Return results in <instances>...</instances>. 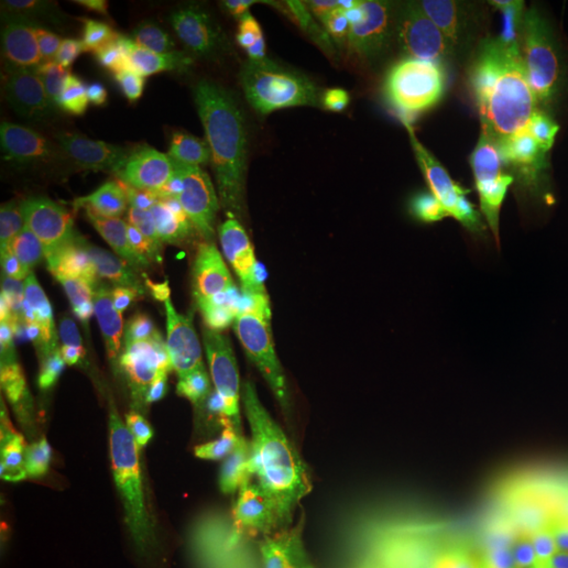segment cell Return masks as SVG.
I'll return each mask as SVG.
<instances>
[{"label": "cell", "instance_id": "6da1fadb", "mask_svg": "<svg viewBox=\"0 0 568 568\" xmlns=\"http://www.w3.org/2000/svg\"><path fill=\"white\" fill-rule=\"evenodd\" d=\"M485 245L527 372L548 503L568 527V226L503 201L489 211Z\"/></svg>", "mask_w": 568, "mask_h": 568}, {"label": "cell", "instance_id": "7a4b0ae2", "mask_svg": "<svg viewBox=\"0 0 568 568\" xmlns=\"http://www.w3.org/2000/svg\"><path fill=\"white\" fill-rule=\"evenodd\" d=\"M426 59L445 95L487 138L527 145L564 119V92L548 61L500 13L447 19L426 38Z\"/></svg>", "mask_w": 568, "mask_h": 568}, {"label": "cell", "instance_id": "3957f363", "mask_svg": "<svg viewBox=\"0 0 568 568\" xmlns=\"http://www.w3.org/2000/svg\"><path fill=\"white\" fill-rule=\"evenodd\" d=\"M13 172V245L51 293L103 303L138 284L140 264L126 253L88 176L19 159Z\"/></svg>", "mask_w": 568, "mask_h": 568}, {"label": "cell", "instance_id": "277c9868", "mask_svg": "<svg viewBox=\"0 0 568 568\" xmlns=\"http://www.w3.org/2000/svg\"><path fill=\"white\" fill-rule=\"evenodd\" d=\"M148 368L203 424L290 432L311 414L332 376L268 355L230 351L193 332L142 337Z\"/></svg>", "mask_w": 568, "mask_h": 568}, {"label": "cell", "instance_id": "5b68a950", "mask_svg": "<svg viewBox=\"0 0 568 568\" xmlns=\"http://www.w3.org/2000/svg\"><path fill=\"white\" fill-rule=\"evenodd\" d=\"M437 410L458 453L445 500L474 552L485 568H535L550 503L524 439L497 416Z\"/></svg>", "mask_w": 568, "mask_h": 568}, {"label": "cell", "instance_id": "8992f818", "mask_svg": "<svg viewBox=\"0 0 568 568\" xmlns=\"http://www.w3.org/2000/svg\"><path fill=\"white\" fill-rule=\"evenodd\" d=\"M439 429L437 403L422 387L374 366L332 376L290 443L343 471L393 481Z\"/></svg>", "mask_w": 568, "mask_h": 568}, {"label": "cell", "instance_id": "52a82bcc", "mask_svg": "<svg viewBox=\"0 0 568 568\" xmlns=\"http://www.w3.org/2000/svg\"><path fill=\"white\" fill-rule=\"evenodd\" d=\"M0 355L13 397L48 414L116 408L163 389L153 372L88 326L21 305L0 314Z\"/></svg>", "mask_w": 568, "mask_h": 568}, {"label": "cell", "instance_id": "ba28073f", "mask_svg": "<svg viewBox=\"0 0 568 568\" xmlns=\"http://www.w3.org/2000/svg\"><path fill=\"white\" fill-rule=\"evenodd\" d=\"M6 48L11 67L3 80V109L17 159L88 174L109 155L84 74L88 63L21 42H6Z\"/></svg>", "mask_w": 568, "mask_h": 568}, {"label": "cell", "instance_id": "9c48e42d", "mask_svg": "<svg viewBox=\"0 0 568 568\" xmlns=\"http://www.w3.org/2000/svg\"><path fill=\"white\" fill-rule=\"evenodd\" d=\"M295 103L314 124L332 176L358 193L403 180H468L481 161L477 142L443 126L416 134L376 130L314 90H297Z\"/></svg>", "mask_w": 568, "mask_h": 568}, {"label": "cell", "instance_id": "30bf717a", "mask_svg": "<svg viewBox=\"0 0 568 568\" xmlns=\"http://www.w3.org/2000/svg\"><path fill=\"white\" fill-rule=\"evenodd\" d=\"M318 495L295 453H272L230 485L193 495L182 506L187 521H211L258 542L297 545L318 521Z\"/></svg>", "mask_w": 568, "mask_h": 568}, {"label": "cell", "instance_id": "8fae6325", "mask_svg": "<svg viewBox=\"0 0 568 568\" xmlns=\"http://www.w3.org/2000/svg\"><path fill=\"white\" fill-rule=\"evenodd\" d=\"M63 568H184L182 539L119 495H74L53 506Z\"/></svg>", "mask_w": 568, "mask_h": 568}, {"label": "cell", "instance_id": "7c38bea8", "mask_svg": "<svg viewBox=\"0 0 568 568\" xmlns=\"http://www.w3.org/2000/svg\"><path fill=\"white\" fill-rule=\"evenodd\" d=\"M6 42L71 55L111 53L145 63L161 55L163 38L140 6L92 0H11L3 3Z\"/></svg>", "mask_w": 568, "mask_h": 568}, {"label": "cell", "instance_id": "4fadbf2b", "mask_svg": "<svg viewBox=\"0 0 568 568\" xmlns=\"http://www.w3.org/2000/svg\"><path fill=\"white\" fill-rule=\"evenodd\" d=\"M418 387L437 406L471 416L529 408V382L518 353L464 329H439L424 355Z\"/></svg>", "mask_w": 568, "mask_h": 568}, {"label": "cell", "instance_id": "5bb4252c", "mask_svg": "<svg viewBox=\"0 0 568 568\" xmlns=\"http://www.w3.org/2000/svg\"><path fill=\"white\" fill-rule=\"evenodd\" d=\"M329 101L355 122L393 134H416L437 126V109L426 90L379 53L364 51L347 59L332 77Z\"/></svg>", "mask_w": 568, "mask_h": 568}, {"label": "cell", "instance_id": "9a60e30c", "mask_svg": "<svg viewBox=\"0 0 568 568\" xmlns=\"http://www.w3.org/2000/svg\"><path fill=\"white\" fill-rule=\"evenodd\" d=\"M84 176L103 197L126 253L140 266H145L148 247H151L153 232L159 226L163 203L174 187L172 174L153 166L134 151L105 155Z\"/></svg>", "mask_w": 568, "mask_h": 568}, {"label": "cell", "instance_id": "2e32d148", "mask_svg": "<svg viewBox=\"0 0 568 568\" xmlns=\"http://www.w3.org/2000/svg\"><path fill=\"white\" fill-rule=\"evenodd\" d=\"M222 264L216 216L201 197L174 184L163 203L145 266L180 287H209Z\"/></svg>", "mask_w": 568, "mask_h": 568}, {"label": "cell", "instance_id": "e0dca14e", "mask_svg": "<svg viewBox=\"0 0 568 568\" xmlns=\"http://www.w3.org/2000/svg\"><path fill=\"white\" fill-rule=\"evenodd\" d=\"M209 61V84L203 101L209 130H230L237 134L255 119L293 101L301 90L261 55L232 51V48H211Z\"/></svg>", "mask_w": 568, "mask_h": 568}, {"label": "cell", "instance_id": "ac0fdd59", "mask_svg": "<svg viewBox=\"0 0 568 568\" xmlns=\"http://www.w3.org/2000/svg\"><path fill=\"white\" fill-rule=\"evenodd\" d=\"M247 159L284 182L305 176H332L324 148L308 116L295 103L280 105L237 132Z\"/></svg>", "mask_w": 568, "mask_h": 568}, {"label": "cell", "instance_id": "d6986e66", "mask_svg": "<svg viewBox=\"0 0 568 568\" xmlns=\"http://www.w3.org/2000/svg\"><path fill=\"white\" fill-rule=\"evenodd\" d=\"M287 195L324 255H335L353 243L361 222L358 190L337 176H305L287 184Z\"/></svg>", "mask_w": 568, "mask_h": 568}, {"label": "cell", "instance_id": "ffe728a7", "mask_svg": "<svg viewBox=\"0 0 568 568\" xmlns=\"http://www.w3.org/2000/svg\"><path fill=\"white\" fill-rule=\"evenodd\" d=\"M295 458L314 481V489L318 495V503L326 510V516L339 518L347 524H364V527H374L387 510H393L400 503L397 489L385 479L366 477V474H353L335 468L324 460H318L308 453L293 447Z\"/></svg>", "mask_w": 568, "mask_h": 568}, {"label": "cell", "instance_id": "44dd1931", "mask_svg": "<svg viewBox=\"0 0 568 568\" xmlns=\"http://www.w3.org/2000/svg\"><path fill=\"white\" fill-rule=\"evenodd\" d=\"M374 527L385 542L389 568H485L471 542H447L437 537L400 503Z\"/></svg>", "mask_w": 568, "mask_h": 568}, {"label": "cell", "instance_id": "7402d4cb", "mask_svg": "<svg viewBox=\"0 0 568 568\" xmlns=\"http://www.w3.org/2000/svg\"><path fill=\"white\" fill-rule=\"evenodd\" d=\"M84 74H88L105 153H134L155 105L151 92L142 90L140 84L130 82L122 74L95 69L90 63L84 67Z\"/></svg>", "mask_w": 568, "mask_h": 568}, {"label": "cell", "instance_id": "603a6c76", "mask_svg": "<svg viewBox=\"0 0 568 568\" xmlns=\"http://www.w3.org/2000/svg\"><path fill=\"white\" fill-rule=\"evenodd\" d=\"M205 130H209V116L203 101L180 95L159 98L140 138L138 153L153 166L172 174V169Z\"/></svg>", "mask_w": 568, "mask_h": 568}, {"label": "cell", "instance_id": "cb8c5ba5", "mask_svg": "<svg viewBox=\"0 0 568 568\" xmlns=\"http://www.w3.org/2000/svg\"><path fill=\"white\" fill-rule=\"evenodd\" d=\"M53 514L38 503L11 508L0 521V568H61Z\"/></svg>", "mask_w": 568, "mask_h": 568}, {"label": "cell", "instance_id": "d4e9b609", "mask_svg": "<svg viewBox=\"0 0 568 568\" xmlns=\"http://www.w3.org/2000/svg\"><path fill=\"white\" fill-rule=\"evenodd\" d=\"M316 556L337 568H389L385 542L376 527L324 516L316 535Z\"/></svg>", "mask_w": 568, "mask_h": 568}, {"label": "cell", "instance_id": "484cf974", "mask_svg": "<svg viewBox=\"0 0 568 568\" xmlns=\"http://www.w3.org/2000/svg\"><path fill=\"white\" fill-rule=\"evenodd\" d=\"M213 531L234 568H318V556L301 545L258 542L222 527H213Z\"/></svg>", "mask_w": 568, "mask_h": 568}, {"label": "cell", "instance_id": "4316f807", "mask_svg": "<svg viewBox=\"0 0 568 568\" xmlns=\"http://www.w3.org/2000/svg\"><path fill=\"white\" fill-rule=\"evenodd\" d=\"M216 234L222 255L232 258L234 264H258L266 255L268 230L264 219L247 205L224 211L216 219Z\"/></svg>", "mask_w": 568, "mask_h": 568}, {"label": "cell", "instance_id": "83f0119b", "mask_svg": "<svg viewBox=\"0 0 568 568\" xmlns=\"http://www.w3.org/2000/svg\"><path fill=\"white\" fill-rule=\"evenodd\" d=\"M184 6L219 24L234 27L255 38H268V6L261 0H187Z\"/></svg>", "mask_w": 568, "mask_h": 568}, {"label": "cell", "instance_id": "f1b7e54d", "mask_svg": "<svg viewBox=\"0 0 568 568\" xmlns=\"http://www.w3.org/2000/svg\"><path fill=\"white\" fill-rule=\"evenodd\" d=\"M552 13H556L560 24H564L566 30H568V0H564V3H556V6H552Z\"/></svg>", "mask_w": 568, "mask_h": 568}, {"label": "cell", "instance_id": "f546056e", "mask_svg": "<svg viewBox=\"0 0 568 568\" xmlns=\"http://www.w3.org/2000/svg\"><path fill=\"white\" fill-rule=\"evenodd\" d=\"M548 568H568V550L560 552V556L552 560V564Z\"/></svg>", "mask_w": 568, "mask_h": 568}, {"label": "cell", "instance_id": "4dcf8cb0", "mask_svg": "<svg viewBox=\"0 0 568 568\" xmlns=\"http://www.w3.org/2000/svg\"><path fill=\"white\" fill-rule=\"evenodd\" d=\"M318 568H337V566H332V564H326V560H322V558H318Z\"/></svg>", "mask_w": 568, "mask_h": 568}, {"label": "cell", "instance_id": "1f68e13d", "mask_svg": "<svg viewBox=\"0 0 568 568\" xmlns=\"http://www.w3.org/2000/svg\"><path fill=\"white\" fill-rule=\"evenodd\" d=\"M61 568H63V566H61Z\"/></svg>", "mask_w": 568, "mask_h": 568}]
</instances>
